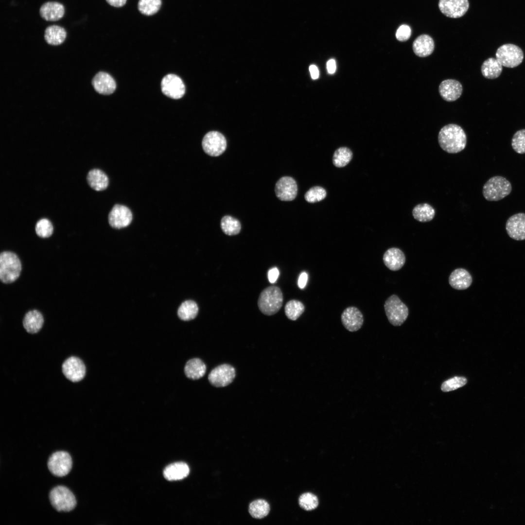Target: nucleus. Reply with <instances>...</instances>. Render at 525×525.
<instances>
[{
	"mask_svg": "<svg viewBox=\"0 0 525 525\" xmlns=\"http://www.w3.org/2000/svg\"><path fill=\"white\" fill-rule=\"evenodd\" d=\"M438 141L442 150L450 154L462 151L467 144V136L463 129L455 124H449L439 131Z\"/></svg>",
	"mask_w": 525,
	"mask_h": 525,
	"instance_id": "obj_1",
	"label": "nucleus"
},
{
	"mask_svg": "<svg viewBox=\"0 0 525 525\" xmlns=\"http://www.w3.org/2000/svg\"><path fill=\"white\" fill-rule=\"evenodd\" d=\"M283 303V295L280 289L271 286L264 289L260 294L258 305L263 314L271 315L277 313Z\"/></svg>",
	"mask_w": 525,
	"mask_h": 525,
	"instance_id": "obj_2",
	"label": "nucleus"
},
{
	"mask_svg": "<svg viewBox=\"0 0 525 525\" xmlns=\"http://www.w3.org/2000/svg\"><path fill=\"white\" fill-rule=\"evenodd\" d=\"M512 191L510 182L502 176L490 178L484 185L482 193L484 198L489 201L500 200L510 194Z\"/></svg>",
	"mask_w": 525,
	"mask_h": 525,
	"instance_id": "obj_3",
	"label": "nucleus"
},
{
	"mask_svg": "<svg viewBox=\"0 0 525 525\" xmlns=\"http://www.w3.org/2000/svg\"><path fill=\"white\" fill-rule=\"evenodd\" d=\"M21 270L20 261L14 253L4 251L0 255V279L4 283L15 281Z\"/></svg>",
	"mask_w": 525,
	"mask_h": 525,
	"instance_id": "obj_4",
	"label": "nucleus"
},
{
	"mask_svg": "<svg viewBox=\"0 0 525 525\" xmlns=\"http://www.w3.org/2000/svg\"><path fill=\"white\" fill-rule=\"evenodd\" d=\"M384 308L388 320L394 326L402 325L408 317V307L396 295L391 296L386 299Z\"/></svg>",
	"mask_w": 525,
	"mask_h": 525,
	"instance_id": "obj_5",
	"label": "nucleus"
},
{
	"mask_svg": "<svg viewBox=\"0 0 525 525\" xmlns=\"http://www.w3.org/2000/svg\"><path fill=\"white\" fill-rule=\"evenodd\" d=\"M49 498L52 505L58 511L69 512L77 504L73 493L63 486L53 488L50 492Z\"/></svg>",
	"mask_w": 525,
	"mask_h": 525,
	"instance_id": "obj_6",
	"label": "nucleus"
},
{
	"mask_svg": "<svg viewBox=\"0 0 525 525\" xmlns=\"http://www.w3.org/2000/svg\"><path fill=\"white\" fill-rule=\"evenodd\" d=\"M495 56L502 66L513 68L519 66L522 62L524 52L517 45L506 44L498 48Z\"/></svg>",
	"mask_w": 525,
	"mask_h": 525,
	"instance_id": "obj_7",
	"label": "nucleus"
},
{
	"mask_svg": "<svg viewBox=\"0 0 525 525\" xmlns=\"http://www.w3.org/2000/svg\"><path fill=\"white\" fill-rule=\"evenodd\" d=\"M47 465L49 471L53 475L63 477L70 471L72 465V458L67 452L57 451L50 456Z\"/></svg>",
	"mask_w": 525,
	"mask_h": 525,
	"instance_id": "obj_8",
	"label": "nucleus"
},
{
	"mask_svg": "<svg viewBox=\"0 0 525 525\" xmlns=\"http://www.w3.org/2000/svg\"><path fill=\"white\" fill-rule=\"evenodd\" d=\"M202 146L207 154L212 157H217L226 150L227 140L222 134L212 131L207 133L204 136Z\"/></svg>",
	"mask_w": 525,
	"mask_h": 525,
	"instance_id": "obj_9",
	"label": "nucleus"
},
{
	"mask_svg": "<svg viewBox=\"0 0 525 525\" xmlns=\"http://www.w3.org/2000/svg\"><path fill=\"white\" fill-rule=\"evenodd\" d=\"M161 88L164 95L174 99L181 98L185 92V87L183 81L177 75L174 74H167L163 78L161 82Z\"/></svg>",
	"mask_w": 525,
	"mask_h": 525,
	"instance_id": "obj_10",
	"label": "nucleus"
},
{
	"mask_svg": "<svg viewBox=\"0 0 525 525\" xmlns=\"http://www.w3.org/2000/svg\"><path fill=\"white\" fill-rule=\"evenodd\" d=\"M235 376L234 368L229 365L223 364L213 369L209 375L208 379L212 385L221 387L230 384Z\"/></svg>",
	"mask_w": 525,
	"mask_h": 525,
	"instance_id": "obj_11",
	"label": "nucleus"
},
{
	"mask_svg": "<svg viewBox=\"0 0 525 525\" xmlns=\"http://www.w3.org/2000/svg\"><path fill=\"white\" fill-rule=\"evenodd\" d=\"M62 368L65 376L73 382L82 380L86 374L84 363L76 357L71 356L67 359L63 363Z\"/></svg>",
	"mask_w": 525,
	"mask_h": 525,
	"instance_id": "obj_12",
	"label": "nucleus"
},
{
	"mask_svg": "<svg viewBox=\"0 0 525 525\" xmlns=\"http://www.w3.org/2000/svg\"><path fill=\"white\" fill-rule=\"evenodd\" d=\"M132 213L130 209L122 205H115L108 214V222L114 228H122L130 224Z\"/></svg>",
	"mask_w": 525,
	"mask_h": 525,
	"instance_id": "obj_13",
	"label": "nucleus"
},
{
	"mask_svg": "<svg viewBox=\"0 0 525 525\" xmlns=\"http://www.w3.org/2000/svg\"><path fill=\"white\" fill-rule=\"evenodd\" d=\"M438 7L445 16L459 18L464 16L469 7L468 0H439Z\"/></svg>",
	"mask_w": 525,
	"mask_h": 525,
	"instance_id": "obj_14",
	"label": "nucleus"
},
{
	"mask_svg": "<svg viewBox=\"0 0 525 525\" xmlns=\"http://www.w3.org/2000/svg\"><path fill=\"white\" fill-rule=\"evenodd\" d=\"M275 191L277 197L280 200L292 201L296 198L297 194V183L291 177H282L277 182Z\"/></svg>",
	"mask_w": 525,
	"mask_h": 525,
	"instance_id": "obj_15",
	"label": "nucleus"
},
{
	"mask_svg": "<svg viewBox=\"0 0 525 525\" xmlns=\"http://www.w3.org/2000/svg\"><path fill=\"white\" fill-rule=\"evenodd\" d=\"M508 235L513 240H525V213H516L508 218L506 223Z\"/></svg>",
	"mask_w": 525,
	"mask_h": 525,
	"instance_id": "obj_16",
	"label": "nucleus"
},
{
	"mask_svg": "<svg viewBox=\"0 0 525 525\" xmlns=\"http://www.w3.org/2000/svg\"><path fill=\"white\" fill-rule=\"evenodd\" d=\"M341 321L344 327L350 332L359 330L364 322V317L360 311L355 307H349L341 315Z\"/></svg>",
	"mask_w": 525,
	"mask_h": 525,
	"instance_id": "obj_17",
	"label": "nucleus"
},
{
	"mask_svg": "<svg viewBox=\"0 0 525 525\" xmlns=\"http://www.w3.org/2000/svg\"><path fill=\"white\" fill-rule=\"evenodd\" d=\"M95 90L100 94L109 95L116 89V84L113 78L108 73L100 71L97 73L92 80Z\"/></svg>",
	"mask_w": 525,
	"mask_h": 525,
	"instance_id": "obj_18",
	"label": "nucleus"
},
{
	"mask_svg": "<svg viewBox=\"0 0 525 525\" xmlns=\"http://www.w3.org/2000/svg\"><path fill=\"white\" fill-rule=\"evenodd\" d=\"M461 83L455 79L443 81L439 86L438 91L441 97L445 101L452 102L458 99L462 93Z\"/></svg>",
	"mask_w": 525,
	"mask_h": 525,
	"instance_id": "obj_19",
	"label": "nucleus"
},
{
	"mask_svg": "<svg viewBox=\"0 0 525 525\" xmlns=\"http://www.w3.org/2000/svg\"><path fill=\"white\" fill-rule=\"evenodd\" d=\"M64 14V5L56 1L45 2L39 9L40 16L47 21H57L62 18Z\"/></svg>",
	"mask_w": 525,
	"mask_h": 525,
	"instance_id": "obj_20",
	"label": "nucleus"
},
{
	"mask_svg": "<svg viewBox=\"0 0 525 525\" xmlns=\"http://www.w3.org/2000/svg\"><path fill=\"white\" fill-rule=\"evenodd\" d=\"M383 259L385 265L392 271L400 270L405 262V257L403 252L396 247L388 249L385 252Z\"/></svg>",
	"mask_w": 525,
	"mask_h": 525,
	"instance_id": "obj_21",
	"label": "nucleus"
},
{
	"mask_svg": "<svg viewBox=\"0 0 525 525\" xmlns=\"http://www.w3.org/2000/svg\"><path fill=\"white\" fill-rule=\"evenodd\" d=\"M472 281V277L470 273L462 268L454 270L449 277L450 285L456 290L467 289L471 286Z\"/></svg>",
	"mask_w": 525,
	"mask_h": 525,
	"instance_id": "obj_22",
	"label": "nucleus"
},
{
	"mask_svg": "<svg viewBox=\"0 0 525 525\" xmlns=\"http://www.w3.org/2000/svg\"><path fill=\"white\" fill-rule=\"evenodd\" d=\"M412 47L416 55L420 57H426L433 52L435 48L434 41L430 35H421L415 39Z\"/></svg>",
	"mask_w": 525,
	"mask_h": 525,
	"instance_id": "obj_23",
	"label": "nucleus"
},
{
	"mask_svg": "<svg viewBox=\"0 0 525 525\" xmlns=\"http://www.w3.org/2000/svg\"><path fill=\"white\" fill-rule=\"evenodd\" d=\"M87 181L92 189L97 191L106 189L109 183L107 175L98 169H93L88 172Z\"/></svg>",
	"mask_w": 525,
	"mask_h": 525,
	"instance_id": "obj_24",
	"label": "nucleus"
},
{
	"mask_svg": "<svg viewBox=\"0 0 525 525\" xmlns=\"http://www.w3.org/2000/svg\"><path fill=\"white\" fill-rule=\"evenodd\" d=\"M43 322L42 314L39 311L34 310L26 314L23 320V325L28 332L35 333L41 329Z\"/></svg>",
	"mask_w": 525,
	"mask_h": 525,
	"instance_id": "obj_25",
	"label": "nucleus"
},
{
	"mask_svg": "<svg viewBox=\"0 0 525 525\" xmlns=\"http://www.w3.org/2000/svg\"><path fill=\"white\" fill-rule=\"evenodd\" d=\"M189 472L188 465L184 462H179L167 466L164 470L163 474L168 480H178L186 477Z\"/></svg>",
	"mask_w": 525,
	"mask_h": 525,
	"instance_id": "obj_26",
	"label": "nucleus"
},
{
	"mask_svg": "<svg viewBox=\"0 0 525 525\" xmlns=\"http://www.w3.org/2000/svg\"><path fill=\"white\" fill-rule=\"evenodd\" d=\"M67 33L65 29L60 26L52 25L48 26L44 32V38L47 43L51 45H59L66 39Z\"/></svg>",
	"mask_w": 525,
	"mask_h": 525,
	"instance_id": "obj_27",
	"label": "nucleus"
},
{
	"mask_svg": "<svg viewBox=\"0 0 525 525\" xmlns=\"http://www.w3.org/2000/svg\"><path fill=\"white\" fill-rule=\"evenodd\" d=\"M206 367L203 362L198 358L189 360L184 367L186 376L192 380H197L205 374Z\"/></svg>",
	"mask_w": 525,
	"mask_h": 525,
	"instance_id": "obj_28",
	"label": "nucleus"
},
{
	"mask_svg": "<svg viewBox=\"0 0 525 525\" xmlns=\"http://www.w3.org/2000/svg\"><path fill=\"white\" fill-rule=\"evenodd\" d=\"M502 66L493 57L489 58L483 63L481 70L483 76L490 79L498 78L502 72Z\"/></svg>",
	"mask_w": 525,
	"mask_h": 525,
	"instance_id": "obj_29",
	"label": "nucleus"
},
{
	"mask_svg": "<svg viewBox=\"0 0 525 525\" xmlns=\"http://www.w3.org/2000/svg\"><path fill=\"white\" fill-rule=\"evenodd\" d=\"M412 215L415 219L420 222H427L434 218L435 210L428 203L419 204L413 209Z\"/></svg>",
	"mask_w": 525,
	"mask_h": 525,
	"instance_id": "obj_30",
	"label": "nucleus"
},
{
	"mask_svg": "<svg viewBox=\"0 0 525 525\" xmlns=\"http://www.w3.org/2000/svg\"><path fill=\"white\" fill-rule=\"evenodd\" d=\"M198 307L193 300H186L183 302L178 310L177 314L179 317L184 321H188L194 319L197 315Z\"/></svg>",
	"mask_w": 525,
	"mask_h": 525,
	"instance_id": "obj_31",
	"label": "nucleus"
},
{
	"mask_svg": "<svg viewBox=\"0 0 525 525\" xmlns=\"http://www.w3.org/2000/svg\"><path fill=\"white\" fill-rule=\"evenodd\" d=\"M248 510L252 517L256 519H262L268 514L270 506L266 501L258 499L250 504Z\"/></svg>",
	"mask_w": 525,
	"mask_h": 525,
	"instance_id": "obj_32",
	"label": "nucleus"
},
{
	"mask_svg": "<svg viewBox=\"0 0 525 525\" xmlns=\"http://www.w3.org/2000/svg\"><path fill=\"white\" fill-rule=\"evenodd\" d=\"M221 228L228 235H235L241 230V225L238 220L229 215L224 216L221 221Z\"/></svg>",
	"mask_w": 525,
	"mask_h": 525,
	"instance_id": "obj_33",
	"label": "nucleus"
},
{
	"mask_svg": "<svg viewBox=\"0 0 525 525\" xmlns=\"http://www.w3.org/2000/svg\"><path fill=\"white\" fill-rule=\"evenodd\" d=\"M284 310L288 319L296 320L303 314L305 307L301 301L293 299L286 304Z\"/></svg>",
	"mask_w": 525,
	"mask_h": 525,
	"instance_id": "obj_34",
	"label": "nucleus"
},
{
	"mask_svg": "<svg viewBox=\"0 0 525 525\" xmlns=\"http://www.w3.org/2000/svg\"><path fill=\"white\" fill-rule=\"evenodd\" d=\"M352 158L351 151L347 147H340L334 153L332 162L337 167H343L347 165Z\"/></svg>",
	"mask_w": 525,
	"mask_h": 525,
	"instance_id": "obj_35",
	"label": "nucleus"
},
{
	"mask_svg": "<svg viewBox=\"0 0 525 525\" xmlns=\"http://www.w3.org/2000/svg\"><path fill=\"white\" fill-rule=\"evenodd\" d=\"M161 5V0H139L138 7L141 14L151 16L157 13Z\"/></svg>",
	"mask_w": 525,
	"mask_h": 525,
	"instance_id": "obj_36",
	"label": "nucleus"
},
{
	"mask_svg": "<svg viewBox=\"0 0 525 525\" xmlns=\"http://www.w3.org/2000/svg\"><path fill=\"white\" fill-rule=\"evenodd\" d=\"M467 383V379L465 377L455 376L443 382L441 389L444 392L453 391L464 386Z\"/></svg>",
	"mask_w": 525,
	"mask_h": 525,
	"instance_id": "obj_37",
	"label": "nucleus"
},
{
	"mask_svg": "<svg viewBox=\"0 0 525 525\" xmlns=\"http://www.w3.org/2000/svg\"><path fill=\"white\" fill-rule=\"evenodd\" d=\"M53 226L51 222L46 218H42L37 222L35 230L36 234L41 238H48L53 232Z\"/></svg>",
	"mask_w": 525,
	"mask_h": 525,
	"instance_id": "obj_38",
	"label": "nucleus"
},
{
	"mask_svg": "<svg viewBox=\"0 0 525 525\" xmlns=\"http://www.w3.org/2000/svg\"><path fill=\"white\" fill-rule=\"evenodd\" d=\"M326 190L320 186H315L310 188L305 194L304 198L309 203H315L320 201L326 196Z\"/></svg>",
	"mask_w": 525,
	"mask_h": 525,
	"instance_id": "obj_39",
	"label": "nucleus"
},
{
	"mask_svg": "<svg viewBox=\"0 0 525 525\" xmlns=\"http://www.w3.org/2000/svg\"><path fill=\"white\" fill-rule=\"evenodd\" d=\"M511 145L516 153L525 154V129L519 130L513 135Z\"/></svg>",
	"mask_w": 525,
	"mask_h": 525,
	"instance_id": "obj_40",
	"label": "nucleus"
},
{
	"mask_svg": "<svg viewBox=\"0 0 525 525\" xmlns=\"http://www.w3.org/2000/svg\"><path fill=\"white\" fill-rule=\"evenodd\" d=\"M299 506L306 510L315 509L318 505L317 497L311 493H305L299 498Z\"/></svg>",
	"mask_w": 525,
	"mask_h": 525,
	"instance_id": "obj_41",
	"label": "nucleus"
},
{
	"mask_svg": "<svg viewBox=\"0 0 525 525\" xmlns=\"http://www.w3.org/2000/svg\"><path fill=\"white\" fill-rule=\"evenodd\" d=\"M411 34L412 31L410 27L407 25L402 24L397 29L396 33V37L398 40L404 42L409 39Z\"/></svg>",
	"mask_w": 525,
	"mask_h": 525,
	"instance_id": "obj_42",
	"label": "nucleus"
},
{
	"mask_svg": "<svg viewBox=\"0 0 525 525\" xmlns=\"http://www.w3.org/2000/svg\"><path fill=\"white\" fill-rule=\"evenodd\" d=\"M279 276V271L277 267L270 269L268 272V279L271 283H275Z\"/></svg>",
	"mask_w": 525,
	"mask_h": 525,
	"instance_id": "obj_43",
	"label": "nucleus"
},
{
	"mask_svg": "<svg viewBox=\"0 0 525 525\" xmlns=\"http://www.w3.org/2000/svg\"><path fill=\"white\" fill-rule=\"evenodd\" d=\"M308 280V275L305 272H302L298 278V286L300 289H303L306 285Z\"/></svg>",
	"mask_w": 525,
	"mask_h": 525,
	"instance_id": "obj_44",
	"label": "nucleus"
},
{
	"mask_svg": "<svg viewBox=\"0 0 525 525\" xmlns=\"http://www.w3.org/2000/svg\"><path fill=\"white\" fill-rule=\"evenodd\" d=\"M327 69L330 74L333 73L336 70V64L334 59L329 60L327 63Z\"/></svg>",
	"mask_w": 525,
	"mask_h": 525,
	"instance_id": "obj_45",
	"label": "nucleus"
},
{
	"mask_svg": "<svg viewBox=\"0 0 525 525\" xmlns=\"http://www.w3.org/2000/svg\"><path fill=\"white\" fill-rule=\"evenodd\" d=\"M127 0H106V2L110 5L115 7L123 6Z\"/></svg>",
	"mask_w": 525,
	"mask_h": 525,
	"instance_id": "obj_46",
	"label": "nucleus"
},
{
	"mask_svg": "<svg viewBox=\"0 0 525 525\" xmlns=\"http://www.w3.org/2000/svg\"><path fill=\"white\" fill-rule=\"evenodd\" d=\"M309 71L310 72L311 76L313 79H317L319 76V71L317 67L314 65H312L309 67Z\"/></svg>",
	"mask_w": 525,
	"mask_h": 525,
	"instance_id": "obj_47",
	"label": "nucleus"
}]
</instances>
